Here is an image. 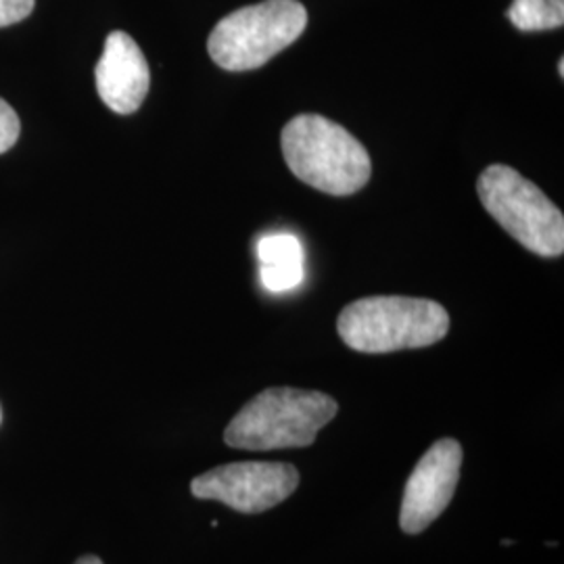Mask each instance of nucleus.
<instances>
[{
  "instance_id": "8",
  "label": "nucleus",
  "mask_w": 564,
  "mask_h": 564,
  "mask_svg": "<svg viewBox=\"0 0 564 564\" xmlns=\"http://www.w3.org/2000/svg\"><path fill=\"white\" fill-rule=\"evenodd\" d=\"M97 90L101 101L120 116H130L141 107L149 86L151 69L141 46L126 32H111L97 63Z\"/></svg>"
},
{
  "instance_id": "14",
  "label": "nucleus",
  "mask_w": 564,
  "mask_h": 564,
  "mask_svg": "<svg viewBox=\"0 0 564 564\" xmlns=\"http://www.w3.org/2000/svg\"><path fill=\"white\" fill-rule=\"evenodd\" d=\"M558 74H561V78H564V59L558 61Z\"/></svg>"
},
{
  "instance_id": "3",
  "label": "nucleus",
  "mask_w": 564,
  "mask_h": 564,
  "mask_svg": "<svg viewBox=\"0 0 564 564\" xmlns=\"http://www.w3.org/2000/svg\"><path fill=\"white\" fill-rule=\"evenodd\" d=\"M343 343L362 354L421 349L449 330L444 305L421 297L375 295L343 307L337 321Z\"/></svg>"
},
{
  "instance_id": "12",
  "label": "nucleus",
  "mask_w": 564,
  "mask_h": 564,
  "mask_svg": "<svg viewBox=\"0 0 564 564\" xmlns=\"http://www.w3.org/2000/svg\"><path fill=\"white\" fill-rule=\"evenodd\" d=\"M34 11V0H0V28L23 21Z\"/></svg>"
},
{
  "instance_id": "1",
  "label": "nucleus",
  "mask_w": 564,
  "mask_h": 564,
  "mask_svg": "<svg viewBox=\"0 0 564 564\" xmlns=\"http://www.w3.org/2000/svg\"><path fill=\"white\" fill-rule=\"evenodd\" d=\"M282 155L289 170L312 188L347 197L370 181L372 162L362 142L341 123L302 113L282 128Z\"/></svg>"
},
{
  "instance_id": "7",
  "label": "nucleus",
  "mask_w": 564,
  "mask_h": 564,
  "mask_svg": "<svg viewBox=\"0 0 564 564\" xmlns=\"http://www.w3.org/2000/svg\"><path fill=\"white\" fill-rule=\"evenodd\" d=\"M463 447L456 440L431 445L414 466L403 491L400 524L410 535H419L444 514L460 479Z\"/></svg>"
},
{
  "instance_id": "6",
  "label": "nucleus",
  "mask_w": 564,
  "mask_h": 564,
  "mask_svg": "<svg viewBox=\"0 0 564 564\" xmlns=\"http://www.w3.org/2000/svg\"><path fill=\"white\" fill-rule=\"evenodd\" d=\"M300 485V470L286 463H232L193 479L197 500H216L245 514H258L284 502Z\"/></svg>"
},
{
  "instance_id": "2",
  "label": "nucleus",
  "mask_w": 564,
  "mask_h": 564,
  "mask_svg": "<svg viewBox=\"0 0 564 564\" xmlns=\"http://www.w3.org/2000/svg\"><path fill=\"white\" fill-rule=\"evenodd\" d=\"M339 412V403L321 391L272 387L245 403L224 431L235 449L268 452L307 447Z\"/></svg>"
},
{
  "instance_id": "10",
  "label": "nucleus",
  "mask_w": 564,
  "mask_h": 564,
  "mask_svg": "<svg viewBox=\"0 0 564 564\" xmlns=\"http://www.w3.org/2000/svg\"><path fill=\"white\" fill-rule=\"evenodd\" d=\"M508 20L523 32H544L563 28L564 0H514Z\"/></svg>"
},
{
  "instance_id": "9",
  "label": "nucleus",
  "mask_w": 564,
  "mask_h": 564,
  "mask_svg": "<svg viewBox=\"0 0 564 564\" xmlns=\"http://www.w3.org/2000/svg\"><path fill=\"white\" fill-rule=\"evenodd\" d=\"M263 286L272 293L293 291L303 282L302 242L293 235H270L258 242Z\"/></svg>"
},
{
  "instance_id": "13",
  "label": "nucleus",
  "mask_w": 564,
  "mask_h": 564,
  "mask_svg": "<svg viewBox=\"0 0 564 564\" xmlns=\"http://www.w3.org/2000/svg\"><path fill=\"white\" fill-rule=\"evenodd\" d=\"M76 564H102L101 558H97V556H82L76 561Z\"/></svg>"
},
{
  "instance_id": "5",
  "label": "nucleus",
  "mask_w": 564,
  "mask_h": 564,
  "mask_svg": "<svg viewBox=\"0 0 564 564\" xmlns=\"http://www.w3.org/2000/svg\"><path fill=\"white\" fill-rule=\"evenodd\" d=\"M477 193L485 212L524 249L542 258L563 256V212L538 184L510 165L494 163L479 176Z\"/></svg>"
},
{
  "instance_id": "4",
  "label": "nucleus",
  "mask_w": 564,
  "mask_h": 564,
  "mask_svg": "<svg viewBox=\"0 0 564 564\" xmlns=\"http://www.w3.org/2000/svg\"><path fill=\"white\" fill-rule=\"evenodd\" d=\"M305 28L307 11L300 0H263L218 21L207 51L226 72H249L289 48Z\"/></svg>"
},
{
  "instance_id": "11",
  "label": "nucleus",
  "mask_w": 564,
  "mask_h": 564,
  "mask_svg": "<svg viewBox=\"0 0 564 564\" xmlns=\"http://www.w3.org/2000/svg\"><path fill=\"white\" fill-rule=\"evenodd\" d=\"M21 126L18 113L9 102L0 99V153L9 151L20 139Z\"/></svg>"
}]
</instances>
